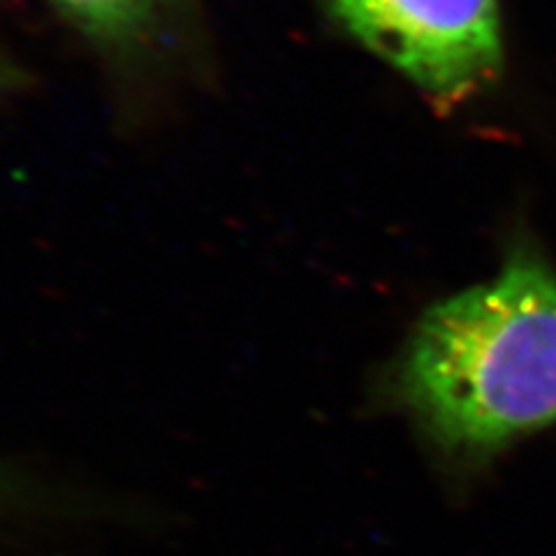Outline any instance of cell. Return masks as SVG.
I'll list each match as a JSON object with an SVG mask.
<instances>
[{
  "instance_id": "6da1fadb",
  "label": "cell",
  "mask_w": 556,
  "mask_h": 556,
  "mask_svg": "<svg viewBox=\"0 0 556 556\" xmlns=\"http://www.w3.org/2000/svg\"><path fill=\"white\" fill-rule=\"evenodd\" d=\"M388 392L457 464L556 425V269L519 243L492 278L431 304L392 362Z\"/></svg>"
},
{
  "instance_id": "7a4b0ae2",
  "label": "cell",
  "mask_w": 556,
  "mask_h": 556,
  "mask_svg": "<svg viewBox=\"0 0 556 556\" xmlns=\"http://www.w3.org/2000/svg\"><path fill=\"white\" fill-rule=\"evenodd\" d=\"M329 14L445 108L478 96L503 63L496 0H323Z\"/></svg>"
},
{
  "instance_id": "3957f363",
  "label": "cell",
  "mask_w": 556,
  "mask_h": 556,
  "mask_svg": "<svg viewBox=\"0 0 556 556\" xmlns=\"http://www.w3.org/2000/svg\"><path fill=\"white\" fill-rule=\"evenodd\" d=\"M84 35L104 45H128L144 38L179 0H54Z\"/></svg>"
},
{
  "instance_id": "277c9868",
  "label": "cell",
  "mask_w": 556,
  "mask_h": 556,
  "mask_svg": "<svg viewBox=\"0 0 556 556\" xmlns=\"http://www.w3.org/2000/svg\"><path fill=\"white\" fill-rule=\"evenodd\" d=\"M96 506L91 496L61 490L20 466L0 462V521L42 515H93Z\"/></svg>"
},
{
  "instance_id": "5b68a950",
  "label": "cell",
  "mask_w": 556,
  "mask_h": 556,
  "mask_svg": "<svg viewBox=\"0 0 556 556\" xmlns=\"http://www.w3.org/2000/svg\"><path fill=\"white\" fill-rule=\"evenodd\" d=\"M16 79H20V70L14 67V63L0 51V86H8V84H14Z\"/></svg>"
}]
</instances>
